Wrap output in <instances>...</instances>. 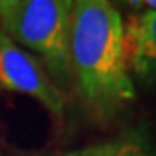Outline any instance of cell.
Masks as SVG:
<instances>
[{"label":"cell","instance_id":"cell-1","mask_svg":"<svg viewBox=\"0 0 156 156\" xmlns=\"http://www.w3.org/2000/svg\"><path fill=\"white\" fill-rule=\"evenodd\" d=\"M69 68L82 104L95 122H113L135 101L123 19L113 4L106 0L73 2Z\"/></svg>","mask_w":156,"mask_h":156},{"label":"cell","instance_id":"cell-4","mask_svg":"<svg viewBox=\"0 0 156 156\" xmlns=\"http://www.w3.org/2000/svg\"><path fill=\"white\" fill-rule=\"evenodd\" d=\"M127 61L132 78L146 87L156 85V11L146 9L123 21Z\"/></svg>","mask_w":156,"mask_h":156},{"label":"cell","instance_id":"cell-2","mask_svg":"<svg viewBox=\"0 0 156 156\" xmlns=\"http://www.w3.org/2000/svg\"><path fill=\"white\" fill-rule=\"evenodd\" d=\"M69 0H0V30L38 56L56 85L71 82Z\"/></svg>","mask_w":156,"mask_h":156},{"label":"cell","instance_id":"cell-3","mask_svg":"<svg viewBox=\"0 0 156 156\" xmlns=\"http://www.w3.org/2000/svg\"><path fill=\"white\" fill-rule=\"evenodd\" d=\"M0 89L33 97L47 111L61 120L66 95L50 78L38 57L19 47L0 30Z\"/></svg>","mask_w":156,"mask_h":156},{"label":"cell","instance_id":"cell-5","mask_svg":"<svg viewBox=\"0 0 156 156\" xmlns=\"http://www.w3.org/2000/svg\"><path fill=\"white\" fill-rule=\"evenodd\" d=\"M52 156H156V142L151 137L147 125L139 123L122 130L111 139L56 153Z\"/></svg>","mask_w":156,"mask_h":156}]
</instances>
